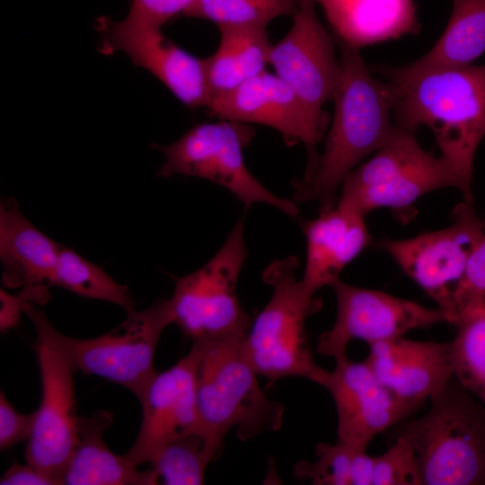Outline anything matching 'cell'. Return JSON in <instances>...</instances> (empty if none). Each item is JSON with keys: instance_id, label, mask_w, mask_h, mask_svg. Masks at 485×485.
<instances>
[{"instance_id": "obj_16", "label": "cell", "mask_w": 485, "mask_h": 485, "mask_svg": "<svg viewBox=\"0 0 485 485\" xmlns=\"http://www.w3.org/2000/svg\"><path fill=\"white\" fill-rule=\"evenodd\" d=\"M199 348L190 350L169 369L156 373L139 401L142 419L138 435L125 454L135 464L148 463L168 441L189 434L201 433L197 406V369Z\"/></svg>"}, {"instance_id": "obj_14", "label": "cell", "mask_w": 485, "mask_h": 485, "mask_svg": "<svg viewBox=\"0 0 485 485\" xmlns=\"http://www.w3.org/2000/svg\"><path fill=\"white\" fill-rule=\"evenodd\" d=\"M207 110L218 119L259 124L274 128L287 146L303 144L307 166L303 178L314 170L317 146L326 130L313 119L292 88L275 73L267 70L236 88L211 98Z\"/></svg>"}, {"instance_id": "obj_32", "label": "cell", "mask_w": 485, "mask_h": 485, "mask_svg": "<svg viewBox=\"0 0 485 485\" xmlns=\"http://www.w3.org/2000/svg\"><path fill=\"white\" fill-rule=\"evenodd\" d=\"M35 413L22 414L15 410L5 395H0V448L5 450L31 435Z\"/></svg>"}, {"instance_id": "obj_12", "label": "cell", "mask_w": 485, "mask_h": 485, "mask_svg": "<svg viewBox=\"0 0 485 485\" xmlns=\"http://www.w3.org/2000/svg\"><path fill=\"white\" fill-rule=\"evenodd\" d=\"M333 288L337 301L332 328L321 334L317 353L336 360L347 357L353 340L368 344L402 337L408 331L448 322L439 307L428 308L378 290L346 284L340 279Z\"/></svg>"}, {"instance_id": "obj_21", "label": "cell", "mask_w": 485, "mask_h": 485, "mask_svg": "<svg viewBox=\"0 0 485 485\" xmlns=\"http://www.w3.org/2000/svg\"><path fill=\"white\" fill-rule=\"evenodd\" d=\"M340 44L362 47L420 31L414 0H315Z\"/></svg>"}, {"instance_id": "obj_13", "label": "cell", "mask_w": 485, "mask_h": 485, "mask_svg": "<svg viewBox=\"0 0 485 485\" xmlns=\"http://www.w3.org/2000/svg\"><path fill=\"white\" fill-rule=\"evenodd\" d=\"M41 400L25 450L27 463L59 479L79 442L75 411V369L47 338L37 334Z\"/></svg>"}, {"instance_id": "obj_31", "label": "cell", "mask_w": 485, "mask_h": 485, "mask_svg": "<svg viewBox=\"0 0 485 485\" xmlns=\"http://www.w3.org/2000/svg\"><path fill=\"white\" fill-rule=\"evenodd\" d=\"M485 302V234L474 249L453 296L449 323L467 309Z\"/></svg>"}, {"instance_id": "obj_30", "label": "cell", "mask_w": 485, "mask_h": 485, "mask_svg": "<svg viewBox=\"0 0 485 485\" xmlns=\"http://www.w3.org/2000/svg\"><path fill=\"white\" fill-rule=\"evenodd\" d=\"M372 485H422L417 457L406 439L396 436L395 443L375 457Z\"/></svg>"}, {"instance_id": "obj_3", "label": "cell", "mask_w": 485, "mask_h": 485, "mask_svg": "<svg viewBox=\"0 0 485 485\" xmlns=\"http://www.w3.org/2000/svg\"><path fill=\"white\" fill-rule=\"evenodd\" d=\"M243 336L197 343V406L202 436L214 457L225 436L236 428L242 441L282 425L284 405L268 398L248 358Z\"/></svg>"}, {"instance_id": "obj_5", "label": "cell", "mask_w": 485, "mask_h": 485, "mask_svg": "<svg viewBox=\"0 0 485 485\" xmlns=\"http://www.w3.org/2000/svg\"><path fill=\"white\" fill-rule=\"evenodd\" d=\"M463 185L446 161L425 151L414 132L397 129L367 162L344 180L337 203L366 216L389 208L402 223L417 213L416 201L436 190Z\"/></svg>"}, {"instance_id": "obj_27", "label": "cell", "mask_w": 485, "mask_h": 485, "mask_svg": "<svg viewBox=\"0 0 485 485\" xmlns=\"http://www.w3.org/2000/svg\"><path fill=\"white\" fill-rule=\"evenodd\" d=\"M451 343L454 376L485 404V302L464 311L454 324Z\"/></svg>"}, {"instance_id": "obj_22", "label": "cell", "mask_w": 485, "mask_h": 485, "mask_svg": "<svg viewBox=\"0 0 485 485\" xmlns=\"http://www.w3.org/2000/svg\"><path fill=\"white\" fill-rule=\"evenodd\" d=\"M112 423L107 411L79 417V442L62 474L68 485H151L146 470H138L126 454H116L103 435Z\"/></svg>"}, {"instance_id": "obj_19", "label": "cell", "mask_w": 485, "mask_h": 485, "mask_svg": "<svg viewBox=\"0 0 485 485\" xmlns=\"http://www.w3.org/2000/svg\"><path fill=\"white\" fill-rule=\"evenodd\" d=\"M60 246L25 217L13 198L2 199L0 260L5 287H22L29 302H46Z\"/></svg>"}, {"instance_id": "obj_33", "label": "cell", "mask_w": 485, "mask_h": 485, "mask_svg": "<svg viewBox=\"0 0 485 485\" xmlns=\"http://www.w3.org/2000/svg\"><path fill=\"white\" fill-rule=\"evenodd\" d=\"M196 0H130L128 13L163 25L182 15Z\"/></svg>"}, {"instance_id": "obj_7", "label": "cell", "mask_w": 485, "mask_h": 485, "mask_svg": "<svg viewBox=\"0 0 485 485\" xmlns=\"http://www.w3.org/2000/svg\"><path fill=\"white\" fill-rule=\"evenodd\" d=\"M24 312L36 333L54 344L75 371L116 383L138 400L157 373L154 366L156 346L164 329L172 323L167 300L143 311L128 312L119 326L93 339H76L59 332L33 303H27Z\"/></svg>"}, {"instance_id": "obj_18", "label": "cell", "mask_w": 485, "mask_h": 485, "mask_svg": "<svg viewBox=\"0 0 485 485\" xmlns=\"http://www.w3.org/2000/svg\"><path fill=\"white\" fill-rule=\"evenodd\" d=\"M365 360L397 398L416 410L454 377L451 343L398 337L369 344Z\"/></svg>"}, {"instance_id": "obj_34", "label": "cell", "mask_w": 485, "mask_h": 485, "mask_svg": "<svg viewBox=\"0 0 485 485\" xmlns=\"http://www.w3.org/2000/svg\"><path fill=\"white\" fill-rule=\"evenodd\" d=\"M1 485H58L62 481L30 464L13 463L0 479Z\"/></svg>"}, {"instance_id": "obj_25", "label": "cell", "mask_w": 485, "mask_h": 485, "mask_svg": "<svg viewBox=\"0 0 485 485\" xmlns=\"http://www.w3.org/2000/svg\"><path fill=\"white\" fill-rule=\"evenodd\" d=\"M316 455L314 462L295 464V478L315 485H372L375 457L366 448L339 440L332 445L319 444Z\"/></svg>"}, {"instance_id": "obj_6", "label": "cell", "mask_w": 485, "mask_h": 485, "mask_svg": "<svg viewBox=\"0 0 485 485\" xmlns=\"http://www.w3.org/2000/svg\"><path fill=\"white\" fill-rule=\"evenodd\" d=\"M298 266V259L289 256L264 269L262 279L273 294L251 325L244 348L257 374L269 382L300 376L319 384L325 370L314 362L305 321L321 303L296 278Z\"/></svg>"}, {"instance_id": "obj_11", "label": "cell", "mask_w": 485, "mask_h": 485, "mask_svg": "<svg viewBox=\"0 0 485 485\" xmlns=\"http://www.w3.org/2000/svg\"><path fill=\"white\" fill-rule=\"evenodd\" d=\"M315 0H298L292 26L271 45L269 65L304 103L313 119L327 130L323 105L332 101L340 76L334 43L320 22Z\"/></svg>"}, {"instance_id": "obj_24", "label": "cell", "mask_w": 485, "mask_h": 485, "mask_svg": "<svg viewBox=\"0 0 485 485\" xmlns=\"http://www.w3.org/2000/svg\"><path fill=\"white\" fill-rule=\"evenodd\" d=\"M485 51V0H453L452 13L432 48L410 63L417 68L468 66Z\"/></svg>"}, {"instance_id": "obj_1", "label": "cell", "mask_w": 485, "mask_h": 485, "mask_svg": "<svg viewBox=\"0 0 485 485\" xmlns=\"http://www.w3.org/2000/svg\"><path fill=\"white\" fill-rule=\"evenodd\" d=\"M374 70L392 86L395 125L411 132L421 126L432 131L441 156L462 182L464 201L472 203L474 157L485 137V65H381Z\"/></svg>"}, {"instance_id": "obj_29", "label": "cell", "mask_w": 485, "mask_h": 485, "mask_svg": "<svg viewBox=\"0 0 485 485\" xmlns=\"http://www.w3.org/2000/svg\"><path fill=\"white\" fill-rule=\"evenodd\" d=\"M297 8L298 0H196L184 16L217 27H267L276 18L293 17Z\"/></svg>"}, {"instance_id": "obj_8", "label": "cell", "mask_w": 485, "mask_h": 485, "mask_svg": "<svg viewBox=\"0 0 485 485\" xmlns=\"http://www.w3.org/2000/svg\"><path fill=\"white\" fill-rule=\"evenodd\" d=\"M255 136L251 124L228 119L197 124L167 146H155L164 155L157 174L209 180L228 190L245 208L270 205L290 217L299 215L294 200L269 190L247 168L243 151Z\"/></svg>"}, {"instance_id": "obj_17", "label": "cell", "mask_w": 485, "mask_h": 485, "mask_svg": "<svg viewBox=\"0 0 485 485\" xmlns=\"http://www.w3.org/2000/svg\"><path fill=\"white\" fill-rule=\"evenodd\" d=\"M319 384L333 398L339 440L355 446L366 448L375 436L415 411L381 383L365 360H336Z\"/></svg>"}, {"instance_id": "obj_2", "label": "cell", "mask_w": 485, "mask_h": 485, "mask_svg": "<svg viewBox=\"0 0 485 485\" xmlns=\"http://www.w3.org/2000/svg\"><path fill=\"white\" fill-rule=\"evenodd\" d=\"M340 76L332 101L334 115L313 172L293 181V200L336 204L346 177L368 154L384 146L397 126L392 121L391 84L375 79L359 49L340 45Z\"/></svg>"}, {"instance_id": "obj_23", "label": "cell", "mask_w": 485, "mask_h": 485, "mask_svg": "<svg viewBox=\"0 0 485 485\" xmlns=\"http://www.w3.org/2000/svg\"><path fill=\"white\" fill-rule=\"evenodd\" d=\"M218 30L217 48L204 58L208 101L266 71L271 47L267 27H218Z\"/></svg>"}, {"instance_id": "obj_28", "label": "cell", "mask_w": 485, "mask_h": 485, "mask_svg": "<svg viewBox=\"0 0 485 485\" xmlns=\"http://www.w3.org/2000/svg\"><path fill=\"white\" fill-rule=\"evenodd\" d=\"M53 286L83 297L114 304L128 313L135 310L136 302L126 286L118 283L96 264L62 245Z\"/></svg>"}, {"instance_id": "obj_9", "label": "cell", "mask_w": 485, "mask_h": 485, "mask_svg": "<svg viewBox=\"0 0 485 485\" xmlns=\"http://www.w3.org/2000/svg\"><path fill=\"white\" fill-rule=\"evenodd\" d=\"M246 256L243 222L238 221L205 265L175 279L167 300L172 323L192 342L247 335L251 319L236 295Z\"/></svg>"}, {"instance_id": "obj_26", "label": "cell", "mask_w": 485, "mask_h": 485, "mask_svg": "<svg viewBox=\"0 0 485 485\" xmlns=\"http://www.w3.org/2000/svg\"><path fill=\"white\" fill-rule=\"evenodd\" d=\"M214 458L205 437L189 433L163 445L148 462L146 471L151 485H199Z\"/></svg>"}, {"instance_id": "obj_15", "label": "cell", "mask_w": 485, "mask_h": 485, "mask_svg": "<svg viewBox=\"0 0 485 485\" xmlns=\"http://www.w3.org/2000/svg\"><path fill=\"white\" fill-rule=\"evenodd\" d=\"M101 25L104 50L125 53L188 108H206L209 94L205 60L167 39L163 25L131 13L119 22L102 19Z\"/></svg>"}, {"instance_id": "obj_20", "label": "cell", "mask_w": 485, "mask_h": 485, "mask_svg": "<svg viewBox=\"0 0 485 485\" xmlns=\"http://www.w3.org/2000/svg\"><path fill=\"white\" fill-rule=\"evenodd\" d=\"M303 229L306 256L301 282L313 295L340 280L342 270L370 243L365 216L337 202L320 209Z\"/></svg>"}, {"instance_id": "obj_4", "label": "cell", "mask_w": 485, "mask_h": 485, "mask_svg": "<svg viewBox=\"0 0 485 485\" xmlns=\"http://www.w3.org/2000/svg\"><path fill=\"white\" fill-rule=\"evenodd\" d=\"M421 418L397 424L417 457L422 485H485V407L454 376Z\"/></svg>"}, {"instance_id": "obj_10", "label": "cell", "mask_w": 485, "mask_h": 485, "mask_svg": "<svg viewBox=\"0 0 485 485\" xmlns=\"http://www.w3.org/2000/svg\"><path fill=\"white\" fill-rule=\"evenodd\" d=\"M453 219L449 226L440 230L377 242V247L436 302L448 323L454 293L485 234V220L476 214L472 203L457 205Z\"/></svg>"}, {"instance_id": "obj_35", "label": "cell", "mask_w": 485, "mask_h": 485, "mask_svg": "<svg viewBox=\"0 0 485 485\" xmlns=\"http://www.w3.org/2000/svg\"><path fill=\"white\" fill-rule=\"evenodd\" d=\"M26 300L20 295L13 296L1 289V329L6 330L14 325L24 312Z\"/></svg>"}]
</instances>
